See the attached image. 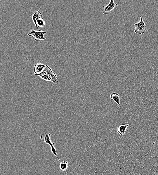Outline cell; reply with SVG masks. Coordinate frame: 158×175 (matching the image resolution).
Masks as SVG:
<instances>
[{
	"mask_svg": "<svg viewBox=\"0 0 158 175\" xmlns=\"http://www.w3.org/2000/svg\"><path fill=\"white\" fill-rule=\"evenodd\" d=\"M118 4L115 3L113 0H111L109 4L106 6H103L102 10L103 14L108 15L117 9Z\"/></svg>",
	"mask_w": 158,
	"mask_h": 175,
	"instance_id": "obj_5",
	"label": "cell"
},
{
	"mask_svg": "<svg viewBox=\"0 0 158 175\" xmlns=\"http://www.w3.org/2000/svg\"><path fill=\"white\" fill-rule=\"evenodd\" d=\"M46 66V65L42 63H37L34 66V74H39L42 72Z\"/></svg>",
	"mask_w": 158,
	"mask_h": 175,
	"instance_id": "obj_7",
	"label": "cell"
},
{
	"mask_svg": "<svg viewBox=\"0 0 158 175\" xmlns=\"http://www.w3.org/2000/svg\"><path fill=\"white\" fill-rule=\"evenodd\" d=\"M34 75L39 76L44 80L51 82L55 84L58 82V79L55 73L53 71L52 69L47 65L46 66L42 72Z\"/></svg>",
	"mask_w": 158,
	"mask_h": 175,
	"instance_id": "obj_1",
	"label": "cell"
},
{
	"mask_svg": "<svg viewBox=\"0 0 158 175\" xmlns=\"http://www.w3.org/2000/svg\"><path fill=\"white\" fill-rule=\"evenodd\" d=\"M32 19L37 28L44 27L45 22L43 19V15L39 10L35 11L32 15Z\"/></svg>",
	"mask_w": 158,
	"mask_h": 175,
	"instance_id": "obj_2",
	"label": "cell"
},
{
	"mask_svg": "<svg viewBox=\"0 0 158 175\" xmlns=\"http://www.w3.org/2000/svg\"><path fill=\"white\" fill-rule=\"evenodd\" d=\"M60 163V169L63 171H65L68 168V163L65 160L63 162L61 161Z\"/></svg>",
	"mask_w": 158,
	"mask_h": 175,
	"instance_id": "obj_10",
	"label": "cell"
},
{
	"mask_svg": "<svg viewBox=\"0 0 158 175\" xmlns=\"http://www.w3.org/2000/svg\"><path fill=\"white\" fill-rule=\"evenodd\" d=\"M129 126V124L126 125H121L118 127L117 129V131L118 134L121 136H124L126 134L127 128Z\"/></svg>",
	"mask_w": 158,
	"mask_h": 175,
	"instance_id": "obj_8",
	"label": "cell"
},
{
	"mask_svg": "<svg viewBox=\"0 0 158 175\" xmlns=\"http://www.w3.org/2000/svg\"><path fill=\"white\" fill-rule=\"evenodd\" d=\"M50 147H51V148L52 152L53 154L54 155L57 157V158L58 159L59 161H60V162L61 161L58 157V154H57V150L56 148L55 147V145L50 146Z\"/></svg>",
	"mask_w": 158,
	"mask_h": 175,
	"instance_id": "obj_11",
	"label": "cell"
},
{
	"mask_svg": "<svg viewBox=\"0 0 158 175\" xmlns=\"http://www.w3.org/2000/svg\"><path fill=\"white\" fill-rule=\"evenodd\" d=\"M140 21L139 22L134 24V32L138 34L143 35L146 32L147 26L143 21L142 15L140 16Z\"/></svg>",
	"mask_w": 158,
	"mask_h": 175,
	"instance_id": "obj_4",
	"label": "cell"
},
{
	"mask_svg": "<svg viewBox=\"0 0 158 175\" xmlns=\"http://www.w3.org/2000/svg\"><path fill=\"white\" fill-rule=\"evenodd\" d=\"M51 135L49 133H44L41 134L40 138L44 142L49 144L50 146L55 145V143L52 142L51 140Z\"/></svg>",
	"mask_w": 158,
	"mask_h": 175,
	"instance_id": "obj_6",
	"label": "cell"
},
{
	"mask_svg": "<svg viewBox=\"0 0 158 175\" xmlns=\"http://www.w3.org/2000/svg\"><path fill=\"white\" fill-rule=\"evenodd\" d=\"M46 33L45 31L40 30L37 31L32 30L27 33V35L28 36L32 37L34 40L41 42L46 40L44 35Z\"/></svg>",
	"mask_w": 158,
	"mask_h": 175,
	"instance_id": "obj_3",
	"label": "cell"
},
{
	"mask_svg": "<svg viewBox=\"0 0 158 175\" xmlns=\"http://www.w3.org/2000/svg\"><path fill=\"white\" fill-rule=\"evenodd\" d=\"M110 98L112 99L118 105H120V95L117 93H112L110 96Z\"/></svg>",
	"mask_w": 158,
	"mask_h": 175,
	"instance_id": "obj_9",
	"label": "cell"
}]
</instances>
